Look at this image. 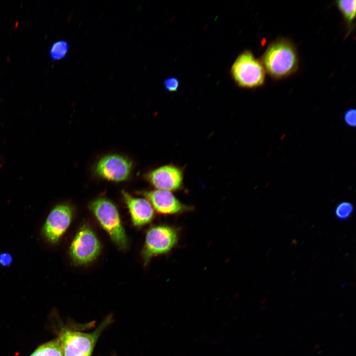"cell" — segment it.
I'll return each mask as SVG.
<instances>
[{
  "mask_svg": "<svg viewBox=\"0 0 356 356\" xmlns=\"http://www.w3.org/2000/svg\"><path fill=\"white\" fill-rule=\"evenodd\" d=\"M260 60L266 73L274 80L284 79L293 74L299 65L297 48L286 38L278 39L270 43Z\"/></svg>",
  "mask_w": 356,
  "mask_h": 356,
  "instance_id": "obj_1",
  "label": "cell"
},
{
  "mask_svg": "<svg viewBox=\"0 0 356 356\" xmlns=\"http://www.w3.org/2000/svg\"><path fill=\"white\" fill-rule=\"evenodd\" d=\"M112 321V316H107L91 333L63 328L57 337L63 356H91L98 338Z\"/></svg>",
  "mask_w": 356,
  "mask_h": 356,
  "instance_id": "obj_2",
  "label": "cell"
},
{
  "mask_svg": "<svg viewBox=\"0 0 356 356\" xmlns=\"http://www.w3.org/2000/svg\"><path fill=\"white\" fill-rule=\"evenodd\" d=\"M231 75L237 85L244 89H254L265 84L266 72L260 60L249 50L241 52L231 69Z\"/></svg>",
  "mask_w": 356,
  "mask_h": 356,
  "instance_id": "obj_3",
  "label": "cell"
},
{
  "mask_svg": "<svg viewBox=\"0 0 356 356\" xmlns=\"http://www.w3.org/2000/svg\"><path fill=\"white\" fill-rule=\"evenodd\" d=\"M89 207L112 240L121 248H125L127 237L115 205L108 199L101 197L92 201Z\"/></svg>",
  "mask_w": 356,
  "mask_h": 356,
  "instance_id": "obj_4",
  "label": "cell"
},
{
  "mask_svg": "<svg viewBox=\"0 0 356 356\" xmlns=\"http://www.w3.org/2000/svg\"><path fill=\"white\" fill-rule=\"evenodd\" d=\"M177 230L168 225H159L151 228L147 233L142 254L146 264L156 255L169 252L178 242Z\"/></svg>",
  "mask_w": 356,
  "mask_h": 356,
  "instance_id": "obj_5",
  "label": "cell"
},
{
  "mask_svg": "<svg viewBox=\"0 0 356 356\" xmlns=\"http://www.w3.org/2000/svg\"><path fill=\"white\" fill-rule=\"evenodd\" d=\"M100 245L92 230L84 226L77 233L70 248L71 257L77 264L93 261L99 254Z\"/></svg>",
  "mask_w": 356,
  "mask_h": 356,
  "instance_id": "obj_6",
  "label": "cell"
},
{
  "mask_svg": "<svg viewBox=\"0 0 356 356\" xmlns=\"http://www.w3.org/2000/svg\"><path fill=\"white\" fill-rule=\"evenodd\" d=\"M131 162L125 157L116 154L106 155L96 164L95 172L101 178L113 181H124L129 177Z\"/></svg>",
  "mask_w": 356,
  "mask_h": 356,
  "instance_id": "obj_7",
  "label": "cell"
},
{
  "mask_svg": "<svg viewBox=\"0 0 356 356\" xmlns=\"http://www.w3.org/2000/svg\"><path fill=\"white\" fill-rule=\"evenodd\" d=\"M72 211L67 204L55 207L48 214L43 228L45 238L52 243L57 242L71 222Z\"/></svg>",
  "mask_w": 356,
  "mask_h": 356,
  "instance_id": "obj_8",
  "label": "cell"
},
{
  "mask_svg": "<svg viewBox=\"0 0 356 356\" xmlns=\"http://www.w3.org/2000/svg\"><path fill=\"white\" fill-rule=\"evenodd\" d=\"M147 178L157 189L171 192L181 187L183 177L179 168L165 165L151 171L147 175Z\"/></svg>",
  "mask_w": 356,
  "mask_h": 356,
  "instance_id": "obj_9",
  "label": "cell"
},
{
  "mask_svg": "<svg viewBox=\"0 0 356 356\" xmlns=\"http://www.w3.org/2000/svg\"><path fill=\"white\" fill-rule=\"evenodd\" d=\"M142 194L160 214L174 215L189 209L181 203L170 191L157 189L144 191L142 192Z\"/></svg>",
  "mask_w": 356,
  "mask_h": 356,
  "instance_id": "obj_10",
  "label": "cell"
},
{
  "mask_svg": "<svg viewBox=\"0 0 356 356\" xmlns=\"http://www.w3.org/2000/svg\"><path fill=\"white\" fill-rule=\"evenodd\" d=\"M122 194L134 225L140 226L151 221L154 211L152 206L147 200L135 198L125 190H122Z\"/></svg>",
  "mask_w": 356,
  "mask_h": 356,
  "instance_id": "obj_11",
  "label": "cell"
},
{
  "mask_svg": "<svg viewBox=\"0 0 356 356\" xmlns=\"http://www.w3.org/2000/svg\"><path fill=\"white\" fill-rule=\"evenodd\" d=\"M336 4L348 27H351L356 16V1L337 0Z\"/></svg>",
  "mask_w": 356,
  "mask_h": 356,
  "instance_id": "obj_12",
  "label": "cell"
},
{
  "mask_svg": "<svg viewBox=\"0 0 356 356\" xmlns=\"http://www.w3.org/2000/svg\"><path fill=\"white\" fill-rule=\"evenodd\" d=\"M30 356H63L58 339L39 346Z\"/></svg>",
  "mask_w": 356,
  "mask_h": 356,
  "instance_id": "obj_13",
  "label": "cell"
},
{
  "mask_svg": "<svg viewBox=\"0 0 356 356\" xmlns=\"http://www.w3.org/2000/svg\"><path fill=\"white\" fill-rule=\"evenodd\" d=\"M69 45L64 40L54 43L49 50V56L52 60L56 61L64 58L69 51Z\"/></svg>",
  "mask_w": 356,
  "mask_h": 356,
  "instance_id": "obj_14",
  "label": "cell"
},
{
  "mask_svg": "<svg viewBox=\"0 0 356 356\" xmlns=\"http://www.w3.org/2000/svg\"><path fill=\"white\" fill-rule=\"evenodd\" d=\"M354 212V206L350 202L344 201L336 206L335 215L339 220H346L351 217Z\"/></svg>",
  "mask_w": 356,
  "mask_h": 356,
  "instance_id": "obj_15",
  "label": "cell"
},
{
  "mask_svg": "<svg viewBox=\"0 0 356 356\" xmlns=\"http://www.w3.org/2000/svg\"><path fill=\"white\" fill-rule=\"evenodd\" d=\"M356 110L355 109H349L344 113V120L345 124L351 127L356 126Z\"/></svg>",
  "mask_w": 356,
  "mask_h": 356,
  "instance_id": "obj_16",
  "label": "cell"
},
{
  "mask_svg": "<svg viewBox=\"0 0 356 356\" xmlns=\"http://www.w3.org/2000/svg\"><path fill=\"white\" fill-rule=\"evenodd\" d=\"M163 85L167 91L174 92L177 91L179 87V82L175 77H169L164 81Z\"/></svg>",
  "mask_w": 356,
  "mask_h": 356,
  "instance_id": "obj_17",
  "label": "cell"
},
{
  "mask_svg": "<svg viewBox=\"0 0 356 356\" xmlns=\"http://www.w3.org/2000/svg\"><path fill=\"white\" fill-rule=\"evenodd\" d=\"M12 262V258L8 253H2L0 254V265L4 267L10 266Z\"/></svg>",
  "mask_w": 356,
  "mask_h": 356,
  "instance_id": "obj_18",
  "label": "cell"
},
{
  "mask_svg": "<svg viewBox=\"0 0 356 356\" xmlns=\"http://www.w3.org/2000/svg\"><path fill=\"white\" fill-rule=\"evenodd\" d=\"M320 345H319V344H316V345L314 346V349H315V350L318 349L320 347Z\"/></svg>",
  "mask_w": 356,
  "mask_h": 356,
  "instance_id": "obj_19",
  "label": "cell"
}]
</instances>
